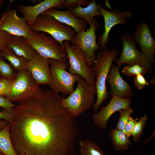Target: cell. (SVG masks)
Listing matches in <instances>:
<instances>
[{"label": "cell", "mask_w": 155, "mask_h": 155, "mask_svg": "<svg viewBox=\"0 0 155 155\" xmlns=\"http://www.w3.org/2000/svg\"><path fill=\"white\" fill-rule=\"evenodd\" d=\"M51 89L18 102L12 109L9 133L17 155H77L79 126Z\"/></svg>", "instance_id": "6da1fadb"}, {"label": "cell", "mask_w": 155, "mask_h": 155, "mask_svg": "<svg viewBox=\"0 0 155 155\" xmlns=\"http://www.w3.org/2000/svg\"><path fill=\"white\" fill-rule=\"evenodd\" d=\"M118 53L117 49L110 50L106 45L102 50L100 51L96 58L93 67L97 96L92 106L95 112H97L103 102L109 98V92L107 90L106 84V79L113 62Z\"/></svg>", "instance_id": "7a4b0ae2"}, {"label": "cell", "mask_w": 155, "mask_h": 155, "mask_svg": "<svg viewBox=\"0 0 155 155\" xmlns=\"http://www.w3.org/2000/svg\"><path fill=\"white\" fill-rule=\"evenodd\" d=\"M77 82L75 89L62 101L63 106L75 117L93 106L96 93L95 86L89 84L82 78Z\"/></svg>", "instance_id": "3957f363"}, {"label": "cell", "mask_w": 155, "mask_h": 155, "mask_svg": "<svg viewBox=\"0 0 155 155\" xmlns=\"http://www.w3.org/2000/svg\"><path fill=\"white\" fill-rule=\"evenodd\" d=\"M24 38L36 52L44 57L65 62L68 60L64 46L44 32L31 30L28 36Z\"/></svg>", "instance_id": "277c9868"}, {"label": "cell", "mask_w": 155, "mask_h": 155, "mask_svg": "<svg viewBox=\"0 0 155 155\" xmlns=\"http://www.w3.org/2000/svg\"><path fill=\"white\" fill-rule=\"evenodd\" d=\"M30 29L32 31L49 34L63 46L65 41L68 40L72 43L77 33L71 27L60 22L51 16L43 13L37 18Z\"/></svg>", "instance_id": "5b68a950"}, {"label": "cell", "mask_w": 155, "mask_h": 155, "mask_svg": "<svg viewBox=\"0 0 155 155\" xmlns=\"http://www.w3.org/2000/svg\"><path fill=\"white\" fill-rule=\"evenodd\" d=\"M49 60L51 78L49 85L51 90L57 94H70L74 90L75 84L81 77L67 71L69 63L53 59Z\"/></svg>", "instance_id": "8992f818"}, {"label": "cell", "mask_w": 155, "mask_h": 155, "mask_svg": "<svg viewBox=\"0 0 155 155\" xmlns=\"http://www.w3.org/2000/svg\"><path fill=\"white\" fill-rule=\"evenodd\" d=\"M40 85L27 70L17 72L10 91L6 97L11 102L22 101L40 93Z\"/></svg>", "instance_id": "52a82bcc"}, {"label": "cell", "mask_w": 155, "mask_h": 155, "mask_svg": "<svg viewBox=\"0 0 155 155\" xmlns=\"http://www.w3.org/2000/svg\"><path fill=\"white\" fill-rule=\"evenodd\" d=\"M63 44L67 54L70 73L80 76L89 84L95 85L96 81L93 67L87 64L85 57L80 49L70 42L65 40Z\"/></svg>", "instance_id": "ba28073f"}, {"label": "cell", "mask_w": 155, "mask_h": 155, "mask_svg": "<svg viewBox=\"0 0 155 155\" xmlns=\"http://www.w3.org/2000/svg\"><path fill=\"white\" fill-rule=\"evenodd\" d=\"M120 37L123 42L122 51L119 57L115 59L113 62L119 67L123 64L128 65L139 64L146 67L148 72H152L153 64L137 49L134 38L128 33Z\"/></svg>", "instance_id": "9c48e42d"}, {"label": "cell", "mask_w": 155, "mask_h": 155, "mask_svg": "<svg viewBox=\"0 0 155 155\" xmlns=\"http://www.w3.org/2000/svg\"><path fill=\"white\" fill-rule=\"evenodd\" d=\"M98 25V22L94 19L86 31L83 30L76 33L72 42L80 49L88 65L92 67L96 61V51L101 48L96 42V30Z\"/></svg>", "instance_id": "30bf717a"}, {"label": "cell", "mask_w": 155, "mask_h": 155, "mask_svg": "<svg viewBox=\"0 0 155 155\" xmlns=\"http://www.w3.org/2000/svg\"><path fill=\"white\" fill-rule=\"evenodd\" d=\"M0 30L24 38L28 36L31 31L24 19L19 17L16 10L12 9L2 13L0 19Z\"/></svg>", "instance_id": "8fae6325"}, {"label": "cell", "mask_w": 155, "mask_h": 155, "mask_svg": "<svg viewBox=\"0 0 155 155\" xmlns=\"http://www.w3.org/2000/svg\"><path fill=\"white\" fill-rule=\"evenodd\" d=\"M99 10L104 20V32L98 39V43L101 47L100 50L101 51L108 42V35L111 29L117 24H127L126 19L130 18L132 13L128 11L121 12L117 9L109 11L104 9L100 5Z\"/></svg>", "instance_id": "7c38bea8"}, {"label": "cell", "mask_w": 155, "mask_h": 155, "mask_svg": "<svg viewBox=\"0 0 155 155\" xmlns=\"http://www.w3.org/2000/svg\"><path fill=\"white\" fill-rule=\"evenodd\" d=\"M112 97L106 106L101 107L99 111L93 115L94 124L102 130L106 129L108 119L114 113L130 106L132 102L130 98H124L116 96Z\"/></svg>", "instance_id": "4fadbf2b"}, {"label": "cell", "mask_w": 155, "mask_h": 155, "mask_svg": "<svg viewBox=\"0 0 155 155\" xmlns=\"http://www.w3.org/2000/svg\"><path fill=\"white\" fill-rule=\"evenodd\" d=\"M133 34L135 42L141 47V52L153 64H154L155 41L149 26L144 21L140 22L134 30Z\"/></svg>", "instance_id": "5bb4252c"}, {"label": "cell", "mask_w": 155, "mask_h": 155, "mask_svg": "<svg viewBox=\"0 0 155 155\" xmlns=\"http://www.w3.org/2000/svg\"><path fill=\"white\" fill-rule=\"evenodd\" d=\"M27 70L39 85H49L51 78L49 59L36 52L28 61Z\"/></svg>", "instance_id": "9a60e30c"}, {"label": "cell", "mask_w": 155, "mask_h": 155, "mask_svg": "<svg viewBox=\"0 0 155 155\" xmlns=\"http://www.w3.org/2000/svg\"><path fill=\"white\" fill-rule=\"evenodd\" d=\"M118 65L112 64L108 72L106 81L111 87V96L124 98H129L133 91L129 84L121 76Z\"/></svg>", "instance_id": "2e32d148"}, {"label": "cell", "mask_w": 155, "mask_h": 155, "mask_svg": "<svg viewBox=\"0 0 155 155\" xmlns=\"http://www.w3.org/2000/svg\"><path fill=\"white\" fill-rule=\"evenodd\" d=\"M65 0H44L33 6L20 5L18 9L30 28L37 18L46 10L60 7Z\"/></svg>", "instance_id": "e0dca14e"}, {"label": "cell", "mask_w": 155, "mask_h": 155, "mask_svg": "<svg viewBox=\"0 0 155 155\" xmlns=\"http://www.w3.org/2000/svg\"><path fill=\"white\" fill-rule=\"evenodd\" d=\"M43 13L51 16L60 22L71 27L76 33L85 30L87 26L86 22L74 16L71 9L61 11L51 8Z\"/></svg>", "instance_id": "ac0fdd59"}, {"label": "cell", "mask_w": 155, "mask_h": 155, "mask_svg": "<svg viewBox=\"0 0 155 155\" xmlns=\"http://www.w3.org/2000/svg\"><path fill=\"white\" fill-rule=\"evenodd\" d=\"M7 47L18 56L28 60L34 56L36 51L23 37L10 34Z\"/></svg>", "instance_id": "d6986e66"}, {"label": "cell", "mask_w": 155, "mask_h": 155, "mask_svg": "<svg viewBox=\"0 0 155 155\" xmlns=\"http://www.w3.org/2000/svg\"><path fill=\"white\" fill-rule=\"evenodd\" d=\"M100 5L97 4L96 0H93L91 1L89 4L85 7L79 6L71 9L75 17L80 18L90 25L94 20V17H100L102 16L99 10Z\"/></svg>", "instance_id": "ffe728a7"}, {"label": "cell", "mask_w": 155, "mask_h": 155, "mask_svg": "<svg viewBox=\"0 0 155 155\" xmlns=\"http://www.w3.org/2000/svg\"><path fill=\"white\" fill-rule=\"evenodd\" d=\"M0 55L10 62L16 71L18 72L27 69L29 60L17 55L8 47L0 51Z\"/></svg>", "instance_id": "44dd1931"}, {"label": "cell", "mask_w": 155, "mask_h": 155, "mask_svg": "<svg viewBox=\"0 0 155 155\" xmlns=\"http://www.w3.org/2000/svg\"><path fill=\"white\" fill-rule=\"evenodd\" d=\"M110 136L115 148L117 150L126 151L131 144L125 133L117 128L111 130Z\"/></svg>", "instance_id": "7402d4cb"}, {"label": "cell", "mask_w": 155, "mask_h": 155, "mask_svg": "<svg viewBox=\"0 0 155 155\" xmlns=\"http://www.w3.org/2000/svg\"><path fill=\"white\" fill-rule=\"evenodd\" d=\"M9 125L0 131V152L5 155H17L13 147L9 133Z\"/></svg>", "instance_id": "603a6c76"}, {"label": "cell", "mask_w": 155, "mask_h": 155, "mask_svg": "<svg viewBox=\"0 0 155 155\" xmlns=\"http://www.w3.org/2000/svg\"><path fill=\"white\" fill-rule=\"evenodd\" d=\"M79 144L80 155H105L99 145L91 140H81Z\"/></svg>", "instance_id": "cb8c5ba5"}, {"label": "cell", "mask_w": 155, "mask_h": 155, "mask_svg": "<svg viewBox=\"0 0 155 155\" xmlns=\"http://www.w3.org/2000/svg\"><path fill=\"white\" fill-rule=\"evenodd\" d=\"M17 74L11 65L5 61L0 55V76L1 78L11 81L15 79Z\"/></svg>", "instance_id": "d4e9b609"}, {"label": "cell", "mask_w": 155, "mask_h": 155, "mask_svg": "<svg viewBox=\"0 0 155 155\" xmlns=\"http://www.w3.org/2000/svg\"><path fill=\"white\" fill-rule=\"evenodd\" d=\"M147 120V115L146 114L141 117L134 125L132 131L131 136L133 141L139 142Z\"/></svg>", "instance_id": "484cf974"}, {"label": "cell", "mask_w": 155, "mask_h": 155, "mask_svg": "<svg viewBox=\"0 0 155 155\" xmlns=\"http://www.w3.org/2000/svg\"><path fill=\"white\" fill-rule=\"evenodd\" d=\"M148 72L146 67L139 64L128 65L124 67L122 70L123 73L129 77H134L139 74L144 76Z\"/></svg>", "instance_id": "4316f807"}, {"label": "cell", "mask_w": 155, "mask_h": 155, "mask_svg": "<svg viewBox=\"0 0 155 155\" xmlns=\"http://www.w3.org/2000/svg\"><path fill=\"white\" fill-rule=\"evenodd\" d=\"M119 112L120 114L117 124L116 128L125 133V125L133 113V110L131 107L129 106L122 110Z\"/></svg>", "instance_id": "83f0119b"}, {"label": "cell", "mask_w": 155, "mask_h": 155, "mask_svg": "<svg viewBox=\"0 0 155 155\" xmlns=\"http://www.w3.org/2000/svg\"><path fill=\"white\" fill-rule=\"evenodd\" d=\"M90 1L88 0H65L61 7L72 9L77 8L79 6L86 7Z\"/></svg>", "instance_id": "f1b7e54d"}, {"label": "cell", "mask_w": 155, "mask_h": 155, "mask_svg": "<svg viewBox=\"0 0 155 155\" xmlns=\"http://www.w3.org/2000/svg\"><path fill=\"white\" fill-rule=\"evenodd\" d=\"M14 80L10 81L3 78L0 79V96H6L10 91Z\"/></svg>", "instance_id": "f546056e"}, {"label": "cell", "mask_w": 155, "mask_h": 155, "mask_svg": "<svg viewBox=\"0 0 155 155\" xmlns=\"http://www.w3.org/2000/svg\"><path fill=\"white\" fill-rule=\"evenodd\" d=\"M133 81L135 86L140 90H143L145 86L149 85V83L146 80L144 76L140 74L133 77Z\"/></svg>", "instance_id": "4dcf8cb0"}, {"label": "cell", "mask_w": 155, "mask_h": 155, "mask_svg": "<svg viewBox=\"0 0 155 155\" xmlns=\"http://www.w3.org/2000/svg\"><path fill=\"white\" fill-rule=\"evenodd\" d=\"M138 118L133 119L131 117L126 124L125 127V133L127 137L129 138L131 136V133L134 125L138 121Z\"/></svg>", "instance_id": "1f68e13d"}, {"label": "cell", "mask_w": 155, "mask_h": 155, "mask_svg": "<svg viewBox=\"0 0 155 155\" xmlns=\"http://www.w3.org/2000/svg\"><path fill=\"white\" fill-rule=\"evenodd\" d=\"M10 34L0 30V51L7 46Z\"/></svg>", "instance_id": "d6a6232c"}, {"label": "cell", "mask_w": 155, "mask_h": 155, "mask_svg": "<svg viewBox=\"0 0 155 155\" xmlns=\"http://www.w3.org/2000/svg\"><path fill=\"white\" fill-rule=\"evenodd\" d=\"M15 105L6 97L0 96V107L9 112H11L12 108Z\"/></svg>", "instance_id": "836d02e7"}, {"label": "cell", "mask_w": 155, "mask_h": 155, "mask_svg": "<svg viewBox=\"0 0 155 155\" xmlns=\"http://www.w3.org/2000/svg\"><path fill=\"white\" fill-rule=\"evenodd\" d=\"M12 112H9L4 109L0 111V121L1 119L7 121L9 123L11 120Z\"/></svg>", "instance_id": "e575fe53"}, {"label": "cell", "mask_w": 155, "mask_h": 155, "mask_svg": "<svg viewBox=\"0 0 155 155\" xmlns=\"http://www.w3.org/2000/svg\"><path fill=\"white\" fill-rule=\"evenodd\" d=\"M8 123L5 120L0 121V131L4 128Z\"/></svg>", "instance_id": "d590c367"}, {"label": "cell", "mask_w": 155, "mask_h": 155, "mask_svg": "<svg viewBox=\"0 0 155 155\" xmlns=\"http://www.w3.org/2000/svg\"><path fill=\"white\" fill-rule=\"evenodd\" d=\"M3 2H4V0H0V9L1 8V7L2 6Z\"/></svg>", "instance_id": "8d00e7d4"}, {"label": "cell", "mask_w": 155, "mask_h": 155, "mask_svg": "<svg viewBox=\"0 0 155 155\" xmlns=\"http://www.w3.org/2000/svg\"><path fill=\"white\" fill-rule=\"evenodd\" d=\"M0 155H5L3 154L0 152Z\"/></svg>", "instance_id": "74e56055"}, {"label": "cell", "mask_w": 155, "mask_h": 155, "mask_svg": "<svg viewBox=\"0 0 155 155\" xmlns=\"http://www.w3.org/2000/svg\"><path fill=\"white\" fill-rule=\"evenodd\" d=\"M2 78L1 77V76H0V79Z\"/></svg>", "instance_id": "f35d334b"}]
</instances>
